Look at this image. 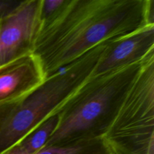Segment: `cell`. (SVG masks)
Returning <instances> with one entry per match:
<instances>
[{
  "label": "cell",
  "mask_w": 154,
  "mask_h": 154,
  "mask_svg": "<svg viewBox=\"0 0 154 154\" xmlns=\"http://www.w3.org/2000/svg\"><path fill=\"white\" fill-rule=\"evenodd\" d=\"M105 43L53 74L23 96L0 104V154L16 145L66 103L93 75Z\"/></svg>",
  "instance_id": "3"
},
{
  "label": "cell",
  "mask_w": 154,
  "mask_h": 154,
  "mask_svg": "<svg viewBox=\"0 0 154 154\" xmlns=\"http://www.w3.org/2000/svg\"><path fill=\"white\" fill-rule=\"evenodd\" d=\"M114 154H154V52L104 136Z\"/></svg>",
  "instance_id": "4"
},
{
  "label": "cell",
  "mask_w": 154,
  "mask_h": 154,
  "mask_svg": "<svg viewBox=\"0 0 154 154\" xmlns=\"http://www.w3.org/2000/svg\"><path fill=\"white\" fill-rule=\"evenodd\" d=\"M60 114L56 112L26 135L17 144L27 154H35L46 146L60 123Z\"/></svg>",
  "instance_id": "9"
},
{
  "label": "cell",
  "mask_w": 154,
  "mask_h": 154,
  "mask_svg": "<svg viewBox=\"0 0 154 154\" xmlns=\"http://www.w3.org/2000/svg\"><path fill=\"white\" fill-rule=\"evenodd\" d=\"M154 52V23L107 41L92 75L142 62Z\"/></svg>",
  "instance_id": "6"
},
{
  "label": "cell",
  "mask_w": 154,
  "mask_h": 154,
  "mask_svg": "<svg viewBox=\"0 0 154 154\" xmlns=\"http://www.w3.org/2000/svg\"><path fill=\"white\" fill-rule=\"evenodd\" d=\"M41 2L20 1L0 18V67L32 54L42 29Z\"/></svg>",
  "instance_id": "5"
},
{
  "label": "cell",
  "mask_w": 154,
  "mask_h": 154,
  "mask_svg": "<svg viewBox=\"0 0 154 154\" xmlns=\"http://www.w3.org/2000/svg\"><path fill=\"white\" fill-rule=\"evenodd\" d=\"M2 154H27L18 144L13 146Z\"/></svg>",
  "instance_id": "12"
},
{
  "label": "cell",
  "mask_w": 154,
  "mask_h": 154,
  "mask_svg": "<svg viewBox=\"0 0 154 154\" xmlns=\"http://www.w3.org/2000/svg\"><path fill=\"white\" fill-rule=\"evenodd\" d=\"M35 154H114L103 137L46 145Z\"/></svg>",
  "instance_id": "8"
},
{
  "label": "cell",
  "mask_w": 154,
  "mask_h": 154,
  "mask_svg": "<svg viewBox=\"0 0 154 154\" xmlns=\"http://www.w3.org/2000/svg\"><path fill=\"white\" fill-rule=\"evenodd\" d=\"M45 80L40 64L32 54L2 66L0 67V104L23 96Z\"/></svg>",
  "instance_id": "7"
},
{
  "label": "cell",
  "mask_w": 154,
  "mask_h": 154,
  "mask_svg": "<svg viewBox=\"0 0 154 154\" xmlns=\"http://www.w3.org/2000/svg\"><path fill=\"white\" fill-rule=\"evenodd\" d=\"M17 1H0V18L8 13L15 6L19 4Z\"/></svg>",
  "instance_id": "11"
},
{
  "label": "cell",
  "mask_w": 154,
  "mask_h": 154,
  "mask_svg": "<svg viewBox=\"0 0 154 154\" xmlns=\"http://www.w3.org/2000/svg\"><path fill=\"white\" fill-rule=\"evenodd\" d=\"M66 0H42L40 17L42 26L52 20L63 8Z\"/></svg>",
  "instance_id": "10"
},
{
  "label": "cell",
  "mask_w": 154,
  "mask_h": 154,
  "mask_svg": "<svg viewBox=\"0 0 154 154\" xmlns=\"http://www.w3.org/2000/svg\"><path fill=\"white\" fill-rule=\"evenodd\" d=\"M145 59L117 70L91 75L57 111L60 123L46 145L104 138Z\"/></svg>",
  "instance_id": "2"
},
{
  "label": "cell",
  "mask_w": 154,
  "mask_h": 154,
  "mask_svg": "<svg viewBox=\"0 0 154 154\" xmlns=\"http://www.w3.org/2000/svg\"><path fill=\"white\" fill-rule=\"evenodd\" d=\"M153 0H66L44 24L32 54L45 79L98 45L154 23Z\"/></svg>",
  "instance_id": "1"
}]
</instances>
